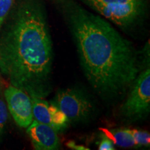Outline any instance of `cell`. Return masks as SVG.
<instances>
[{
  "label": "cell",
  "mask_w": 150,
  "mask_h": 150,
  "mask_svg": "<svg viewBox=\"0 0 150 150\" xmlns=\"http://www.w3.org/2000/svg\"><path fill=\"white\" fill-rule=\"evenodd\" d=\"M150 110V70L140 72L130 88L127 99L121 107L122 114L131 120L148 115Z\"/></svg>",
  "instance_id": "obj_3"
},
{
  "label": "cell",
  "mask_w": 150,
  "mask_h": 150,
  "mask_svg": "<svg viewBox=\"0 0 150 150\" xmlns=\"http://www.w3.org/2000/svg\"><path fill=\"white\" fill-rule=\"evenodd\" d=\"M102 134L118 147L131 148L137 147L134 138L129 132L128 129H105L101 128Z\"/></svg>",
  "instance_id": "obj_8"
},
{
  "label": "cell",
  "mask_w": 150,
  "mask_h": 150,
  "mask_svg": "<svg viewBox=\"0 0 150 150\" xmlns=\"http://www.w3.org/2000/svg\"><path fill=\"white\" fill-rule=\"evenodd\" d=\"M32 103L33 120L50 125L59 132L66 128L69 121L64 113L56 105L50 104L43 98L30 97Z\"/></svg>",
  "instance_id": "obj_6"
},
{
  "label": "cell",
  "mask_w": 150,
  "mask_h": 150,
  "mask_svg": "<svg viewBox=\"0 0 150 150\" xmlns=\"http://www.w3.org/2000/svg\"><path fill=\"white\" fill-rule=\"evenodd\" d=\"M52 104L65 114L69 122L86 121L93 111L90 97L86 93L75 88L58 91Z\"/></svg>",
  "instance_id": "obj_4"
},
{
  "label": "cell",
  "mask_w": 150,
  "mask_h": 150,
  "mask_svg": "<svg viewBox=\"0 0 150 150\" xmlns=\"http://www.w3.org/2000/svg\"><path fill=\"white\" fill-rule=\"evenodd\" d=\"M91 8L102 15L120 6L130 2H144V0H86Z\"/></svg>",
  "instance_id": "obj_9"
},
{
  "label": "cell",
  "mask_w": 150,
  "mask_h": 150,
  "mask_svg": "<svg viewBox=\"0 0 150 150\" xmlns=\"http://www.w3.org/2000/svg\"><path fill=\"white\" fill-rule=\"evenodd\" d=\"M88 81L102 99L114 102L140 72L136 50L106 20L73 0H58Z\"/></svg>",
  "instance_id": "obj_1"
},
{
  "label": "cell",
  "mask_w": 150,
  "mask_h": 150,
  "mask_svg": "<svg viewBox=\"0 0 150 150\" xmlns=\"http://www.w3.org/2000/svg\"><path fill=\"white\" fill-rule=\"evenodd\" d=\"M27 132L33 147L38 150H55L60 149L58 132L50 125L33 120L27 127Z\"/></svg>",
  "instance_id": "obj_7"
},
{
  "label": "cell",
  "mask_w": 150,
  "mask_h": 150,
  "mask_svg": "<svg viewBox=\"0 0 150 150\" xmlns=\"http://www.w3.org/2000/svg\"><path fill=\"white\" fill-rule=\"evenodd\" d=\"M67 146L71 148L74 147V149H86V148H82L81 146H76L74 144V142H68V143H67Z\"/></svg>",
  "instance_id": "obj_14"
},
{
  "label": "cell",
  "mask_w": 150,
  "mask_h": 150,
  "mask_svg": "<svg viewBox=\"0 0 150 150\" xmlns=\"http://www.w3.org/2000/svg\"><path fill=\"white\" fill-rule=\"evenodd\" d=\"M8 108L19 127L27 128L33 120L31 97L22 90L10 85L4 91Z\"/></svg>",
  "instance_id": "obj_5"
},
{
  "label": "cell",
  "mask_w": 150,
  "mask_h": 150,
  "mask_svg": "<svg viewBox=\"0 0 150 150\" xmlns=\"http://www.w3.org/2000/svg\"><path fill=\"white\" fill-rule=\"evenodd\" d=\"M1 130H0V134H1Z\"/></svg>",
  "instance_id": "obj_16"
},
{
  "label": "cell",
  "mask_w": 150,
  "mask_h": 150,
  "mask_svg": "<svg viewBox=\"0 0 150 150\" xmlns=\"http://www.w3.org/2000/svg\"><path fill=\"white\" fill-rule=\"evenodd\" d=\"M14 0H0V27L12 6Z\"/></svg>",
  "instance_id": "obj_11"
},
{
  "label": "cell",
  "mask_w": 150,
  "mask_h": 150,
  "mask_svg": "<svg viewBox=\"0 0 150 150\" xmlns=\"http://www.w3.org/2000/svg\"><path fill=\"white\" fill-rule=\"evenodd\" d=\"M53 46L41 1L32 0L19 11L0 38V73L30 97L44 99L52 91Z\"/></svg>",
  "instance_id": "obj_2"
},
{
  "label": "cell",
  "mask_w": 150,
  "mask_h": 150,
  "mask_svg": "<svg viewBox=\"0 0 150 150\" xmlns=\"http://www.w3.org/2000/svg\"><path fill=\"white\" fill-rule=\"evenodd\" d=\"M8 120V110L6 105L0 97V130L2 131Z\"/></svg>",
  "instance_id": "obj_12"
},
{
  "label": "cell",
  "mask_w": 150,
  "mask_h": 150,
  "mask_svg": "<svg viewBox=\"0 0 150 150\" xmlns=\"http://www.w3.org/2000/svg\"><path fill=\"white\" fill-rule=\"evenodd\" d=\"M129 132L134 138L137 147H149L150 145V135L148 132L138 129H129Z\"/></svg>",
  "instance_id": "obj_10"
},
{
  "label": "cell",
  "mask_w": 150,
  "mask_h": 150,
  "mask_svg": "<svg viewBox=\"0 0 150 150\" xmlns=\"http://www.w3.org/2000/svg\"><path fill=\"white\" fill-rule=\"evenodd\" d=\"M99 149L100 150H113L115 147L113 146V143L107 136L103 134L102 139L100 141L99 145Z\"/></svg>",
  "instance_id": "obj_13"
},
{
  "label": "cell",
  "mask_w": 150,
  "mask_h": 150,
  "mask_svg": "<svg viewBox=\"0 0 150 150\" xmlns=\"http://www.w3.org/2000/svg\"><path fill=\"white\" fill-rule=\"evenodd\" d=\"M4 80L2 77H1V74H0V91L2 89V88H4Z\"/></svg>",
  "instance_id": "obj_15"
}]
</instances>
